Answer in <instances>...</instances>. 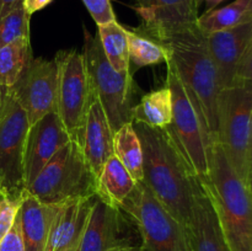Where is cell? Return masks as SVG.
Wrapping results in <instances>:
<instances>
[{
	"mask_svg": "<svg viewBox=\"0 0 252 251\" xmlns=\"http://www.w3.org/2000/svg\"><path fill=\"white\" fill-rule=\"evenodd\" d=\"M140 33L166 48L167 61L201 115L212 143L218 142V103L221 86L218 71L196 21L142 26Z\"/></svg>",
	"mask_w": 252,
	"mask_h": 251,
	"instance_id": "1",
	"label": "cell"
},
{
	"mask_svg": "<svg viewBox=\"0 0 252 251\" xmlns=\"http://www.w3.org/2000/svg\"><path fill=\"white\" fill-rule=\"evenodd\" d=\"M143 149V182L161 206L187 226L203 186L166 128L132 122Z\"/></svg>",
	"mask_w": 252,
	"mask_h": 251,
	"instance_id": "2",
	"label": "cell"
},
{
	"mask_svg": "<svg viewBox=\"0 0 252 251\" xmlns=\"http://www.w3.org/2000/svg\"><path fill=\"white\" fill-rule=\"evenodd\" d=\"M230 251H252V191L233 169L219 143L209 152L208 176L201 180Z\"/></svg>",
	"mask_w": 252,
	"mask_h": 251,
	"instance_id": "3",
	"label": "cell"
},
{
	"mask_svg": "<svg viewBox=\"0 0 252 251\" xmlns=\"http://www.w3.org/2000/svg\"><path fill=\"white\" fill-rule=\"evenodd\" d=\"M97 177L89 166L79 143L70 140L58 150L26 187L30 194L46 204L68 202L96 196Z\"/></svg>",
	"mask_w": 252,
	"mask_h": 251,
	"instance_id": "4",
	"label": "cell"
},
{
	"mask_svg": "<svg viewBox=\"0 0 252 251\" xmlns=\"http://www.w3.org/2000/svg\"><path fill=\"white\" fill-rule=\"evenodd\" d=\"M84 59L91 93L98 98L112 132L132 123L137 105V84L133 71H117L111 66L101 48L100 39L84 29Z\"/></svg>",
	"mask_w": 252,
	"mask_h": 251,
	"instance_id": "5",
	"label": "cell"
},
{
	"mask_svg": "<svg viewBox=\"0 0 252 251\" xmlns=\"http://www.w3.org/2000/svg\"><path fill=\"white\" fill-rule=\"evenodd\" d=\"M166 86L172 96V121L166 129L194 175L199 180H204L209 172V152L213 143L198 110L170 63H166Z\"/></svg>",
	"mask_w": 252,
	"mask_h": 251,
	"instance_id": "6",
	"label": "cell"
},
{
	"mask_svg": "<svg viewBox=\"0 0 252 251\" xmlns=\"http://www.w3.org/2000/svg\"><path fill=\"white\" fill-rule=\"evenodd\" d=\"M134 223L143 251H189L184 226L161 206L144 182L120 207Z\"/></svg>",
	"mask_w": 252,
	"mask_h": 251,
	"instance_id": "7",
	"label": "cell"
},
{
	"mask_svg": "<svg viewBox=\"0 0 252 251\" xmlns=\"http://www.w3.org/2000/svg\"><path fill=\"white\" fill-rule=\"evenodd\" d=\"M252 113V81L238 78L221 89L218 103V142L239 176L248 177V144Z\"/></svg>",
	"mask_w": 252,
	"mask_h": 251,
	"instance_id": "8",
	"label": "cell"
},
{
	"mask_svg": "<svg viewBox=\"0 0 252 251\" xmlns=\"http://www.w3.org/2000/svg\"><path fill=\"white\" fill-rule=\"evenodd\" d=\"M54 59L59 71L57 113L71 140L81 144L84 122L91 98L84 54L75 49H68L59 51Z\"/></svg>",
	"mask_w": 252,
	"mask_h": 251,
	"instance_id": "9",
	"label": "cell"
},
{
	"mask_svg": "<svg viewBox=\"0 0 252 251\" xmlns=\"http://www.w3.org/2000/svg\"><path fill=\"white\" fill-rule=\"evenodd\" d=\"M30 122L26 112L9 89L0 116V177L4 188L12 196L25 191L24 154Z\"/></svg>",
	"mask_w": 252,
	"mask_h": 251,
	"instance_id": "10",
	"label": "cell"
},
{
	"mask_svg": "<svg viewBox=\"0 0 252 251\" xmlns=\"http://www.w3.org/2000/svg\"><path fill=\"white\" fill-rule=\"evenodd\" d=\"M58 64L56 59L33 58L10 93L26 112L30 126L46 115L57 112Z\"/></svg>",
	"mask_w": 252,
	"mask_h": 251,
	"instance_id": "11",
	"label": "cell"
},
{
	"mask_svg": "<svg viewBox=\"0 0 252 251\" xmlns=\"http://www.w3.org/2000/svg\"><path fill=\"white\" fill-rule=\"evenodd\" d=\"M71 140L61 117L51 112L30 126L24 154L25 188L57 152Z\"/></svg>",
	"mask_w": 252,
	"mask_h": 251,
	"instance_id": "12",
	"label": "cell"
},
{
	"mask_svg": "<svg viewBox=\"0 0 252 251\" xmlns=\"http://www.w3.org/2000/svg\"><path fill=\"white\" fill-rule=\"evenodd\" d=\"M129 220L125 212L96 196L78 251H111L122 246H134L126 236V224Z\"/></svg>",
	"mask_w": 252,
	"mask_h": 251,
	"instance_id": "13",
	"label": "cell"
},
{
	"mask_svg": "<svg viewBox=\"0 0 252 251\" xmlns=\"http://www.w3.org/2000/svg\"><path fill=\"white\" fill-rule=\"evenodd\" d=\"M204 37L221 89L228 88L236 80L239 64L252 38V20L231 29L204 34Z\"/></svg>",
	"mask_w": 252,
	"mask_h": 251,
	"instance_id": "14",
	"label": "cell"
},
{
	"mask_svg": "<svg viewBox=\"0 0 252 251\" xmlns=\"http://www.w3.org/2000/svg\"><path fill=\"white\" fill-rule=\"evenodd\" d=\"M80 145L89 166L98 177L103 165L113 155V132L100 101L93 93Z\"/></svg>",
	"mask_w": 252,
	"mask_h": 251,
	"instance_id": "15",
	"label": "cell"
},
{
	"mask_svg": "<svg viewBox=\"0 0 252 251\" xmlns=\"http://www.w3.org/2000/svg\"><path fill=\"white\" fill-rule=\"evenodd\" d=\"M184 230L189 251H230L211 197L204 187L197 194L193 217L189 225L184 226Z\"/></svg>",
	"mask_w": 252,
	"mask_h": 251,
	"instance_id": "16",
	"label": "cell"
},
{
	"mask_svg": "<svg viewBox=\"0 0 252 251\" xmlns=\"http://www.w3.org/2000/svg\"><path fill=\"white\" fill-rule=\"evenodd\" d=\"M63 204H46L25 189L17 213L25 251H46L49 233Z\"/></svg>",
	"mask_w": 252,
	"mask_h": 251,
	"instance_id": "17",
	"label": "cell"
},
{
	"mask_svg": "<svg viewBox=\"0 0 252 251\" xmlns=\"http://www.w3.org/2000/svg\"><path fill=\"white\" fill-rule=\"evenodd\" d=\"M95 197L63 204L49 233L46 251H78Z\"/></svg>",
	"mask_w": 252,
	"mask_h": 251,
	"instance_id": "18",
	"label": "cell"
},
{
	"mask_svg": "<svg viewBox=\"0 0 252 251\" xmlns=\"http://www.w3.org/2000/svg\"><path fill=\"white\" fill-rule=\"evenodd\" d=\"M197 0H135V11L142 26L196 21L198 19Z\"/></svg>",
	"mask_w": 252,
	"mask_h": 251,
	"instance_id": "19",
	"label": "cell"
},
{
	"mask_svg": "<svg viewBox=\"0 0 252 251\" xmlns=\"http://www.w3.org/2000/svg\"><path fill=\"white\" fill-rule=\"evenodd\" d=\"M135 186L137 181L113 154L98 175L96 196L110 206L120 208Z\"/></svg>",
	"mask_w": 252,
	"mask_h": 251,
	"instance_id": "20",
	"label": "cell"
},
{
	"mask_svg": "<svg viewBox=\"0 0 252 251\" xmlns=\"http://www.w3.org/2000/svg\"><path fill=\"white\" fill-rule=\"evenodd\" d=\"M172 121V96L166 85L144 94L133 108L132 122L152 128L169 127Z\"/></svg>",
	"mask_w": 252,
	"mask_h": 251,
	"instance_id": "21",
	"label": "cell"
},
{
	"mask_svg": "<svg viewBox=\"0 0 252 251\" xmlns=\"http://www.w3.org/2000/svg\"><path fill=\"white\" fill-rule=\"evenodd\" d=\"M252 20V0H235L220 9L207 10L197 19L203 34L231 29Z\"/></svg>",
	"mask_w": 252,
	"mask_h": 251,
	"instance_id": "22",
	"label": "cell"
},
{
	"mask_svg": "<svg viewBox=\"0 0 252 251\" xmlns=\"http://www.w3.org/2000/svg\"><path fill=\"white\" fill-rule=\"evenodd\" d=\"M97 29L101 48L111 66L117 71L132 70L128 53L127 29L118 24L117 20L97 25Z\"/></svg>",
	"mask_w": 252,
	"mask_h": 251,
	"instance_id": "23",
	"label": "cell"
},
{
	"mask_svg": "<svg viewBox=\"0 0 252 251\" xmlns=\"http://www.w3.org/2000/svg\"><path fill=\"white\" fill-rule=\"evenodd\" d=\"M32 56L30 37H22L0 48V85L12 88L30 62Z\"/></svg>",
	"mask_w": 252,
	"mask_h": 251,
	"instance_id": "24",
	"label": "cell"
},
{
	"mask_svg": "<svg viewBox=\"0 0 252 251\" xmlns=\"http://www.w3.org/2000/svg\"><path fill=\"white\" fill-rule=\"evenodd\" d=\"M113 154L137 182L143 181V149L133 123L113 133Z\"/></svg>",
	"mask_w": 252,
	"mask_h": 251,
	"instance_id": "25",
	"label": "cell"
},
{
	"mask_svg": "<svg viewBox=\"0 0 252 251\" xmlns=\"http://www.w3.org/2000/svg\"><path fill=\"white\" fill-rule=\"evenodd\" d=\"M127 34L130 65L144 68L166 63L169 54L162 44L140 33L137 30H127Z\"/></svg>",
	"mask_w": 252,
	"mask_h": 251,
	"instance_id": "26",
	"label": "cell"
},
{
	"mask_svg": "<svg viewBox=\"0 0 252 251\" xmlns=\"http://www.w3.org/2000/svg\"><path fill=\"white\" fill-rule=\"evenodd\" d=\"M30 17L20 5L0 19V48L22 37H30Z\"/></svg>",
	"mask_w": 252,
	"mask_h": 251,
	"instance_id": "27",
	"label": "cell"
},
{
	"mask_svg": "<svg viewBox=\"0 0 252 251\" xmlns=\"http://www.w3.org/2000/svg\"><path fill=\"white\" fill-rule=\"evenodd\" d=\"M22 194L20 196H12L6 191L0 193V241L11 230L16 221Z\"/></svg>",
	"mask_w": 252,
	"mask_h": 251,
	"instance_id": "28",
	"label": "cell"
},
{
	"mask_svg": "<svg viewBox=\"0 0 252 251\" xmlns=\"http://www.w3.org/2000/svg\"><path fill=\"white\" fill-rule=\"evenodd\" d=\"M81 1L85 5L96 25L107 24L116 20L111 0H81Z\"/></svg>",
	"mask_w": 252,
	"mask_h": 251,
	"instance_id": "29",
	"label": "cell"
},
{
	"mask_svg": "<svg viewBox=\"0 0 252 251\" xmlns=\"http://www.w3.org/2000/svg\"><path fill=\"white\" fill-rule=\"evenodd\" d=\"M0 251H25L24 240H22L17 218L11 230L0 241Z\"/></svg>",
	"mask_w": 252,
	"mask_h": 251,
	"instance_id": "30",
	"label": "cell"
},
{
	"mask_svg": "<svg viewBox=\"0 0 252 251\" xmlns=\"http://www.w3.org/2000/svg\"><path fill=\"white\" fill-rule=\"evenodd\" d=\"M238 78L252 81V38L248 48H246L245 53H244L240 64H239L236 79Z\"/></svg>",
	"mask_w": 252,
	"mask_h": 251,
	"instance_id": "31",
	"label": "cell"
},
{
	"mask_svg": "<svg viewBox=\"0 0 252 251\" xmlns=\"http://www.w3.org/2000/svg\"><path fill=\"white\" fill-rule=\"evenodd\" d=\"M54 0H24L22 1V6H24L25 11L31 16L34 12L43 10L44 7H47Z\"/></svg>",
	"mask_w": 252,
	"mask_h": 251,
	"instance_id": "32",
	"label": "cell"
},
{
	"mask_svg": "<svg viewBox=\"0 0 252 251\" xmlns=\"http://www.w3.org/2000/svg\"><path fill=\"white\" fill-rule=\"evenodd\" d=\"M24 0H0V19L22 5Z\"/></svg>",
	"mask_w": 252,
	"mask_h": 251,
	"instance_id": "33",
	"label": "cell"
},
{
	"mask_svg": "<svg viewBox=\"0 0 252 251\" xmlns=\"http://www.w3.org/2000/svg\"><path fill=\"white\" fill-rule=\"evenodd\" d=\"M252 174V113H251V121H250V132H249V144H248V177H246V182H248L249 176Z\"/></svg>",
	"mask_w": 252,
	"mask_h": 251,
	"instance_id": "34",
	"label": "cell"
},
{
	"mask_svg": "<svg viewBox=\"0 0 252 251\" xmlns=\"http://www.w3.org/2000/svg\"><path fill=\"white\" fill-rule=\"evenodd\" d=\"M7 95H9V88L0 85V116H1L2 111H4L5 103H6Z\"/></svg>",
	"mask_w": 252,
	"mask_h": 251,
	"instance_id": "35",
	"label": "cell"
},
{
	"mask_svg": "<svg viewBox=\"0 0 252 251\" xmlns=\"http://www.w3.org/2000/svg\"><path fill=\"white\" fill-rule=\"evenodd\" d=\"M197 1H198V4H201V2H206L208 10H212L214 9L217 5L220 4L221 1H224V0H197Z\"/></svg>",
	"mask_w": 252,
	"mask_h": 251,
	"instance_id": "36",
	"label": "cell"
},
{
	"mask_svg": "<svg viewBox=\"0 0 252 251\" xmlns=\"http://www.w3.org/2000/svg\"><path fill=\"white\" fill-rule=\"evenodd\" d=\"M142 249V245L134 246H122V248H116L111 251H139Z\"/></svg>",
	"mask_w": 252,
	"mask_h": 251,
	"instance_id": "37",
	"label": "cell"
},
{
	"mask_svg": "<svg viewBox=\"0 0 252 251\" xmlns=\"http://www.w3.org/2000/svg\"><path fill=\"white\" fill-rule=\"evenodd\" d=\"M246 184H248V186L250 187V189L252 191V174L250 175V176H249V179H248V182H246Z\"/></svg>",
	"mask_w": 252,
	"mask_h": 251,
	"instance_id": "38",
	"label": "cell"
},
{
	"mask_svg": "<svg viewBox=\"0 0 252 251\" xmlns=\"http://www.w3.org/2000/svg\"><path fill=\"white\" fill-rule=\"evenodd\" d=\"M6 189L4 188V185H2V181H1V177H0V193H2V192H5Z\"/></svg>",
	"mask_w": 252,
	"mask_h": 251,
	"instance_id": "39",
	"label": "cell"
},
{
	"mask_svg": "<svg viewBox=\"0 0 252 251\" xmlns=\"http://www.w3.org/2000/svg\"><path fill=\"white\" fill-rule=\"evenodd\" d=\"M139 251H143V248H142V249H140V250H139Z\"/></svg>",
	"mask_w": 252,
	"mask_h": 251,
	"instance_id": "40",
	"label": "cell"
}]
</instances>
